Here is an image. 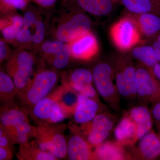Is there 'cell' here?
<instances>
[{"label": "cell", "mask_w": 160, "mask_h": 160, "mask_svg": "<svg viewBox=\"0 0 160 160\" xmlns=\"http://www.w3.org/2000/svg\"><path fill=\"white\" fill-rule=\"evenodd\" d=\"M30 2L31 0H0L1 12L6 14L18 10H24Z\"/></svg>", "instance_id": "cell-30"}, {"label": "cell", "mask_w": 160, "mask_h": 160, "mask_svg": "<svg viewBox=\"0 0 160 160\" xmlns=\"http://www.w3.org/2000/svg\"><path fill=\"white\" fill-rule=\"evenodd\" d=\"M68 9L79 10L89 14L103 16L111 13L119 0H63Z\"/></svg>", "instance_id": "cell-12"}, {"label": "cell", "mask_w": 160, "mask_h": 160, "mask_svg": "<svg viewBox=\"0 0 160 160\" xmlns=\"http://www.w3.org/2000/svg\"><path fill=\"white\" fill-rule=\"evenodd\" d=\"M66 43L57 39L49 40L43 42L40 46V50L43 56L51 63L52 59L59 51L62 48Z\"/></svg>", "instance_id": "cell-28"}, {"label": "cell", "mask_w": 160, "mask_h": 160, "mask_svg": "<svg viewBox=\"0 0 160 160\" xmlns=\"http://www.w3.org/2000/svg\"><path fill=\"white\" fill-rule=\"evenodd\" d=\"M91 145L81 136H72L67 143V157L71 160L94 159V152Z\"/></svg>", "instance_id": "cell-17"}, {"label": "cell", "mask_w": 160, "mask_h": 160, "mask_svg": "<svg viewBox=\"0 0 160 160\" xmlns=\"http://www.w3.org/2000/svg\"><path fill=\"white\" fill-rule=\"evenodd\" d=\"M129 114L136 125L138 141L151 131L152 125L151 112L146 106H140L133 107Z\"/></svg>", "instance_id": "cell-22"}, {"label": "cell", "mask_w": 160, "mask_h": 160, "mask_svg": "<svg viewBox=\"0 0 160 160\" xmlns=\"http://www.w3.org/2000/svg\"><path fill=\"white\" fill-rule=\"evenodd\" d=\"M137 129L135 123L129 113L120 121L114 129L117 142L122 146L131 145L138 141Z\"/></svg>", "instance_id": "cell-20"}, {"label": "cell", "mask_w": 160, "mask_h": 160, "mask_svg": "<svg viewBox=\"0 0 160 160\" xmlns=\"http://www.w3.org/2000/svg\"><path fill=\"white\" fill-rule=\"evenodd\" d=\"M112 42L121 51L134 48L141 39V34L132 18L128 15L115 23L110 30Z\"/></svg>", "instance_id": "cell-7"}, {"label": "cell", "mask_w": 160, "mask_h": 160, "mask_svg": "<svg viewBox=\"0 0 160 160\" xmlns=\"http://www.w3.org/2000/svg\"><path fill=\"white\" fill-rule=\"evenodd\" d=\"M54 22L52 34L55 39L68 43L91 31V20L82 11L68 9Z\"/></svg>", "instance_id": "cell-1"}, {"label": "cell", "mask_w": 160, "mask_h": 160, "mask_svg": "<svg viewBox=\"0 0 160 160\" xmlns=\"http://www.w3.org/2000/svg\"><path fill=\"white\" fill-rule=\"evenodd\" d=\"M71 58L80 61L91 60L98 54L99 45L98 40L91 31L68 43Z\"/></svg>", "instance_id": "cell-11"}, {"label": "cell", "mask_w": 160, "mask_h": 160, "mask_svg": "<svg viewBox=\"0 0 160 160\" xmlns=\"http://www.w3.org/2000/svg\"><path fill=\"white\" fill-rule=\"evenodd\" d=\"M132 55L148 69H152L159 63L152 46H138L132 48Z\"/></svg>", "instance_id": "cell-26"}, {"label": "cell", "mask_w": 160, "mask_h": 160, "mask_svg": "<svg viewBox=\"0 0 160 160\" xmlns=\"http://www.w3.org/2000/svg\"><path fill=\"white\" fill-rule=\"evenodd\" d=\"M96 146L93 151L95 160H124L127 158V155L122 145L117 142H104Z\"/></svg>", "instance_id": "cell-23"}, {"label": "cell", "mask_w": 160, "mask_h": 160, "mask_svg": "<svg viewBox=\"0 0 160 160\" xmlns=\"http://www.w3.org/2000/svg\"><path fill=\"white\" fill-rule=\"evenodd\" d=\"M70 57L71 56L70 47L68 43H66L55 56L50 64L57 69H65L69 65Z\"/></svg>", "instance_id": "cell-29"}, {"label": "cell", "mask_w": 160, "mask_h": 160, "mask_svg": "<svg viewBox=\"0 0 160 160\" xmlns=\"http://www.w3.org/2000/svg\"><path fill=\"white\" fill-rule=\"evenodd\" d=\"M138 152L140 158L152 160L160 156V138L153 131H150L140 139Z\"/></svg>", "instance_id": "cell-21"}, {"label": "cell", "mask_w": 160, "mask_h": 160, "mask_svg": "<svg viewBox=\"0 0 160 160\" xmlns=\"http://www.w3.org/2000/svg\"><path fill=\"white\" fill-rule=\"evenodd\" d=\"M23 25V18L16 12L5 14L1 18L0 22L3 39L8 42H14L22 29Z\"/></svg>", "instance_id": "cell-19"}, {"label": "cell", "mask_w": 160, "mask_h": 160, "mask_svg": "<svg viewBox=\"0 0 160 160\" xmlns=\"http://www.w3.org/2000/svg\"><path fill=\"white\" fill-rule=\"evenodd\" d=\"M26 9L23 17L24 25L22 29L14 43L23 49L40 47L45 38V20L41 16L40 9L36 6H28Z\"/></svg>", "instance_id": "cell-3"}, {"label": "cell", "mask_w": 160, "mask_h": 160, "mask_svg": "<svg viewBox=\"0 0 160 160\" xmlns=\"http://www.w3.org/2000/svg\"><path fill=\"white\" fill-rule=\"evenodd\" d=\"M16 97V90L13 80L4 72H0V98L1 102H13Z\"/></svg>", "instance_id": "cell-27"}, {"label": "cell", "mask_w": 160, "mask_h": 160, "mask_svg": "<svg viewBox=\"0 0 160 160\" xmlns=\"http://www.w3.org/2000/svg\"><path fill=\"white\" fill-rule=\"evenodd\" d=\"M93 81L91 72L87 69L79 68L75 69L70 74L69 85L80 94L92 99L96 96V92L92 85Z\"/></svg>", "instance_id": "cell-15"}, {"label": "cell", "mask_w": 160, "mask_h": 160, "mask_svg": "<svg viewBox=\"0 0 160 160\" xmlns=\"http://www.w3.org/2000/svg\"><path fill=\"white\" fill-rule=\"evenodd\" d=\"M17 157L20 160H56L52 155L43 151L35 141L20 145Z\"/></svg>", "instance_id": "cell-25"}, {"label": "cell", "mask_w": 160, "mask_h": 160, "mask_svg": "<svg viewBox=\"0 0 160 160\" xmlns=\"http://www.w3.org/2000/svg\"><path fill=\"white\" fill-rule=\"evenodd\" d=\"M130 60L121 58L118 60L116 67V85L119 94L127 98L137 95L136 87V67Z\"/></svg>", "instance_id": "cell-10"}, {"label": "cell", "mask_w": 160, "mask_h": 160, "mask_svg": "<svg viewBox=\"0 0 160 160\" xmlns=\"http://www.w3.org/2000/svg\"><path fill=\"white\" fill-rule=\"evenodd\" d=\"M28 111L21 109L13 102L4 104L1 109V127L6 131H10L17 126L29 122Z\"/></svg>", "instance_id": "cell-14"}, {"label": "cell", "mask_w": 160, "mask_h": 160, "mask_svg": "<svg viewBox=\"0 0 160 160\" xmlns=\"http://www.w3.org/2000/svg\"><path fill=\"white\" fill-rule=\"evenodd\" d=\"M151 114L159 128H160V101L153 102Z\"/></svg>", "instance_id": "cell-32"}, {"label": "cell", "mask_w": 160, "mask_h": 160, "mask_svg": "<svg viewBox=\"0 0 160 160\" xmlns=\"http://www.w3.org/2000/svg\"><path fill=\"white\" fill-rule=\"evenodd\" d=\"M152 47L154 49L159 62H160V32L154 37Z\"/></svg>", "instance_id": "cell-36"}, {"label": "cell", "mask_w": 160, "mask_h": 160, "mask_svg": "<svg viewBox=\"0 0 160 160\" xmlns=\"http://www.w3.org/2000/svg\"><path fill=\"white\" fill-rule=\"evenodd\" d=\"M11 147H0V160H9L12 157Z\"/></svg>", "instance_id": "cell-34"}, {"label": "cell", "mask_w": 160, "mask_h": 160, "mask_svg": "<svg viewBox=\"0 0 160 160\" xmlns=\"http://www.w3.org/2000/svg\"><path fill=\"white\" fill-rule=\"evenodd\" d=\"M89 124L86 131L87 140L92 146H97L104 142L109 136L114 123L109 116L97 115Z\"/></svg>", "instance_id": "cell-13"}, {"label": "cell", "mask_w": 160, "mask_h": 160, "mask_svg": "<svg viewBox=\"0 0 160 160\" xmlns=\"http://www.w3.org/2000/svg\"><path fill=\"white\" fill-rule=\"evenodd\" d=\"M6 40L4 39L0 41V62H2L4 60L9 58L10 50L9 46Z\"/></svg>", "instance_id": "cell-31"}, {"label": "cell", "mask_w": 160, "mask_h": 160, "mask_svg": "<svg viewBox=\"0 0 160 160\" xmlns=\"http://www.w3.org/2000/svg\"><path fill=\"white\" fill-rule=\"evenodd\" d=\"M63 125H42L36 127L35 141L43 151L57 158L67 156V143Z\"/></svg>", "instance_id": "cell-4"}, {"label": "cell", "mask_w": 160, "mask_h": 160, "mask_svg": "<svg viewBox=\"0 0 160 160\" xmlns=\"http://www.w3.org/2000/svg\"><path fill=\"white\" fill-rule=\"evenodd\" d=\"M97 102L84 95H78L74 109L76 122L85 125L90 122L96 116L98 110Z\"/></svg>", "instance_id": "cell-16"}, {"label": "cell", "mask_w": 160, "mask_h": 160, "mask_svg": "<svg viewBox=\"0 0 160 160\" xmlns=\"http://www.w3.org/2000/svg\"><path fill=\"white\" fill-rule=\"evenodd\" d=\"M40 8H49L52 7L57 0H31Z\"/></svg>", "instance_id": "cell-35"}, {"label": "cell", "mask_w": 160, "mask_h": 160, "mask_svg": "<svg viewBox=\"0 0 160 160\" xmlns=\"http://www.w3.org/2000/svg\"><path fill=\"white\" fill-rule=\"evenodd\" d=\"M130 13H151L160 17V0H119Z\"/></svg>", "instance_id": "cell-24"}, {"label": "cell", "mask_w": 160, "mask_h": 160, "mask_svg": "<svg viewBox=\"0 0 160 160\" xmlns=\"http://www.w3.org/2000/svg\"><path fill=\"white\" fill-rule=\"evenodd\" d=\"M114 71L108 63L101 62L92 71L93 82L97 90L103 99L112 106L117 105L118 92L113 82Z\"/></svg>", "instance_id": "cell-8"}, {"label": "cell", "mask_w": 160, "mask_h": 160, "mask_svg": "<svg viewBox=\"0 0 160 160\" xmlns=\"http://www.w3.org/2000/svg\"><path fill=\"white\" fill-rule=\"evenodd\" d=\"M129 15L137 26L141 35L146 38L154 37L160 32V17L151 13L134 14Z\"/></svg>", "instance_id": "cell-18"}, {"label": "cell", "mask_w": 160, "mask_h": 160, "mask_svg": "<svg viewBox=\"0 0 160 160\" xmlns=\"http://www.w3.org/2000/svg\"><path fill=\"white\" fill-rule=\"evenodd\" d=\"M136 87L138 97L144 102L160 101V81L155 76L152 69L145 66L137 67Z\"/></svg>", "instance_id": "cell-9"}, {"label": "cell", "mask_w": 160, "mask_h": 160, "mask_svg": "<svg viewBox=\"0 0 160 160\" xmlns=\"http://www.w3.org/2000/svg\"><path fill=\"white\" fill-rule=\"evenodd\" d=\"M12 145H13V144L10 141L6 131L2 128L1 127V129H0V147H11Z\"/></svg>", "instance_id": "cell-33"}, {"label": "cell", "mask_w": 160, "mask_h": 160, "mask_svg": "<svg viewBox=\"0 0 160 160\" xmlns=\"http://www.w3.org/2000/svg\"><path fill=\"white\" fill-rule=\"evenodd\" d=\"M58 80V73L55 70L45 69L38 71L17 97L21 106L26 110L34 106L47 97Z\"/></svg>", "instance_id": "cell-2"}, {"label": "cell", "mask_w": 160, "mask_h": 160, "mask_svg": "<svg viewBox=\"0 0 160 160\" xmlns=\"http://www.w3.org/2000/svg\"><path fill=\"white\" fill-rule=\"evenodd\" d=\"M63 91V87H61L54 94L44 98L27 110L38 126L56 124L66 118L65 107L60 102Z\"/></svg>", "instance_id": "cell-6"}, {"label": "cell", "mask_w": 160, "mask_h": 160, "mask_svg": "<svg viewBox=\"0 0 160 160\" xmlns=\"http://www.w3.org/2000/svg\"><path fill=\"white\" fill-rule=\"evenodd\" d=\"M155 76L160 81V63H158L152 69Z\"/></svg>", "instance_id": "cell-37"}, {"label": "cell", "mask_w": 160, "mask_h": 160, "mask_svg": "<svg viewBox=\"0 0 160 160\" xmlns=\"http://www.w3.org/2000/svg\"><path fill=\"white\" fill-rule=\"evenodd\" d=\"M34 63V55L22 48L17 49L9 58L6 72L14 82L17 97L31 79Z\"/></svg>", "instance_id": "cell-5"}]
</instances>
